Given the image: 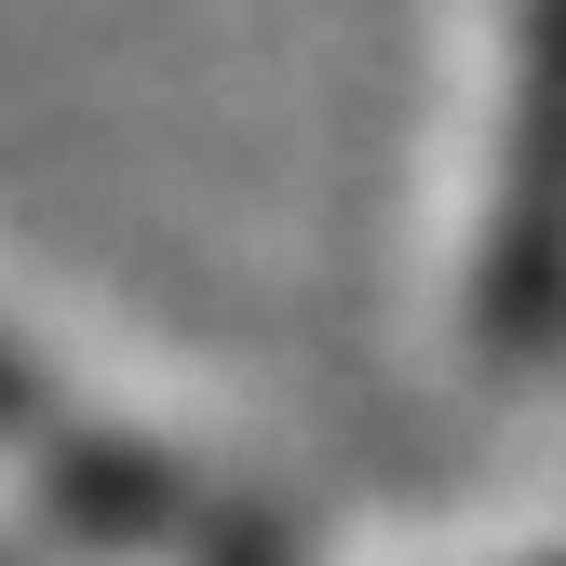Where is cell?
<instances>
[{"label": "cell", "instance_id": "3", "mask_svg": "<svg viewBox=\"0 0 566 566\" xmlns=\"http://www.w3.org/2000/svg\"><path fill=\"white\" fill-rule=\"evenodd\" d=\"M526 566H566V553H526Z\"/></svg>", "mask_w": 566, "mask_h": 566}, {"label": "cell", "instance_id": "1", "mask_svg": "<svg viewBox=\"0 0 566 566\" xmlns=\"http://www.w3.org/2000/svg\"><path fill=\"white\" fill-rule=\"evenodd\" d=\"M0 472H14V500L41 526L95 539L122 566H283V539H270V513L243 485H217L149 418L95 405L82 378H54L14 337H0Z\"/></svg>", "mask_w": 566, "mask_h": 566}, {"label": "cell", "instance_id": "2", "mask_svg": "<svg viewBox=\"0 0 566 566\" xmlns=\"http://www.w3.org/2000/svg\"><path fill=\"white\" fill-rule=\"evenodd\" d=\"M566 324V0H500V122L459 217V337L513 365Z\"/></svg>", "mask_w": 566, "mask_h": 566}, {"label": "cell", "instance_id": "4", "mask_svg": "<svg viewBox=\"0 0 566 566\" xmlns=\"http://www.w3.org/2000/svg\"><path fill=\"white\" fill-rule=\"evenodd\" d=\"M0 566H14V539H0Z\"/></svg>", "mask_w": 566, "mask_h": 566}]
</instances>
